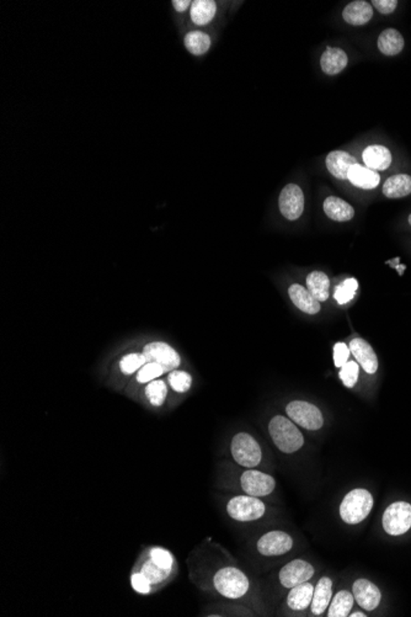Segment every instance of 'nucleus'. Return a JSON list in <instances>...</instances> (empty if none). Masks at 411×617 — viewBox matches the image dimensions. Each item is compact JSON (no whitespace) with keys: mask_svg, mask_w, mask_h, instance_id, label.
I'll use <instances>...</instances> for the list:
<instances>
[{"mask_svg":"<svg viewBox=\"0 0 411 617\" xmlns=\"http://www.w3.org/2000/svg\"><path fill=\"white\" fill-rule=\"evenodd\" d=\"M191 6V0H173L171 1V9H173L175 17H181V15H185L187 12H190Z\"/></svg>","mask_w":411,"mask_h":617,"instance_id":"nucleus-41","label":"nucleus"},{"mask_svg":"<svg viewBox=\"0 0 411 617\" xmlns=\"http://www.w3.org/2000/svg\"><path fill=\"white\" fill-rule=\"evenodd\" d=\"M354 607V595L347 590L338 591L334 596L332 602L329 605V617H346L350 616V612Z\"/></svg>","mask_w":411,"mask_h":617,"instance_id":"nucleus-29","label":"nucleus"},{"mask_svg":"<svg viewBox=\"0 0 411 617\" xmlns=\"http://www.w3.org/2000/svg\"><path fill=\"white\" fill-rule=\"evenodd\" d=\"M146 362H149V360L146 359V355L143 353H127L120 361V369L124 375H132L135 371H140L142 366L146 365Z\"/></svg>","mask_w":411,"mask_h":617,"instance_id":"nucleus-32","label":"nucleus"},{"mask_svg":"<svg viewBox=\"0 0 411 617\" xmlns=\"http://www.w3.org/2000/svg\"><path fill=\"white\" fill-rule=\"evenodd\" d=\"M280 212L288 221L298 219L305 211L303 191L296 184H288L283 187L278 199Z\"/></svg>","mask_w":411,"mask_h":617,"instance_id":"nucleus-9","label":"nucleus"},{"mask_svg":"<svg viewBox=\"0 0 411 617\" xmlns=\"http://www.w3.org/2000/svg\"><path fill=\"white\" fill-rule=\"evenodd\" d=\"M227 513L236 522H255L265 515L266 505L258 497L237 495L228 501Z\"/></svg>","mask_w":411,"mask_h":617,"instance_id":"nucleus-4","label":"nucleus"},{"mask_svg":"<svg viewBox=\"0 0 411 617\" xmlns=\"http://www.w3.org/2000/svg\"><path fill=\"white\" fill-rule=\"evenodd\" d=\"M140 572L151 582L152 585H159V584L163 583L166 579L169 578L170 574L173 573L164 569V568L159 567L158 564L155 562L152 561L151 558H148L142 564Z\"/></svg>","mask_w":411,"mask_h":617,"instance_id":"nucleus-30","label":"nucleus"},{"mask_svg":"<svg viewBox=\"0 0 411 617\" xmlns=\"http://www.w3.org/2000/svg\"><path fill=\"white\" fill-rule=\"evenodd\" d=\"M218 12L217 1L214 0H195L192 1L189 17L195 26L203 28L214 21Z\"/></svg>","mask_w":411,"mask_h":617,"instance_id":"nucleus-17","label":"nucleus"},{"mask_svg":"<svg viewBox=\"0 0 411 617\" xmlns=\"http://www.w3.org/2000/svg\"><path fill=\"white\" fill-rule=\"evenodd\" d=\"M165 374L163 367L158 365L157 362H146V365L142 366L138 374H137V381L140 383H149V382L157 380L160 376H163Z\"/></svg>","mask_w":411,"mask_h":617,"instance_id":"nucleus-36","label":"nucleus"},{"mask_svg":"<svg viewBox=\"0 0 411 617\" xmlns=\"http://www.w3.org/2000/svg\"><path fill=\"white\" fill-rule=\"evenodd\" d=\"M373 508V497L367 489L351 490L340 505V517L343 522L356 525L363 522Z\"/></svg>","mask_w":411,"mask_h":617,"instance_id":"nucleus-3","label":"nucleus"},{"mask_svg":"<svg viewBox=\"0 0 411 617\" xmlns=\"http://www.w3.org/2000/svg\"><path fill=\"white\" fill-rule=\"evenodd\" d=\"M352 594L355 596L359 605L367 611H373L374 609H377L382 599L381 590L378 589L377 585H374L367 579L361 578L356 580L352 585Z\"/></svg>","mask_w":411,"mask_h":617,"instance_id":"nucleus-13","label":"nucleus"},{"mask_svg":"<svg viewBox=\"0 0 411 617\" xmlns=\"http://www.w3.org/2000/svg\"><path fill=\"white\" fill-rule=\"evenodd\" d=\"M350 348L345 342H336L334 347V362L336 367H343V366L349 361Z\"/></svg>","mask_w":411,"mask_h":617,"instance_id":"nucleus-39","label":"nucleus"},{"mask_svg":"<svg viewBox=\"0 0 411 617\" xmlns=\"http://www.w3.org/2000/svg\"><path fill=\"white\" fill-rule=\"evenodd\" d=\"M149 558L152 561L155 562L159 567L173 572V569H174V557L171 555V552L166 550V549L153 547L152 550L149 551Z\"/></svg>","mask_w":411,"mask_h":617,"instance_id":"nucleus-35","label":"nucleus"},{"mask_svg":"<svg viewBox=\"0 0 411 617\" xmlns=\"http://www.w3.org/2000/svg\"><path fill=\"white\" fill-rule=\"evenodd\" d=\"M325 163L329 173L340 180H347L350 169L359 164L355 157L344 151H330Z\"/></svg>","mask_w":411,"mask_h":617,"instance_id":"nucleus-15","label":"nucleus"},{"mask_svg":"<svg viewBox=\"0 0 411 617\" xmlns=\"http://www.w3.org/2000/svg\"><path fill=\"white\" fill-rule=\"evenodd\" d=\"M146 396L148 400L154 407L163 405L166 396H168V387L163 380H154L146 383Z\"/></svg>","mask_w":411,"mask_h":617,"instance_id":"nucleus-31","label":"nucleus"},{"mask_svg":"<svg viewBox=\"0 0 411 617\" xmlns=\"http://www.w3.org/2000/svg\"><path fill=\"white\" fill-rule=\"evenodd\" d=\"M332 596V579L323 577L314 588V595H313V600H312V612L314 615H323L327 610V606L330 605Z\"/></svg>","mask_w":411,"mask_h":617,"instance_id":"nucleus-26","label":"nucleus"},{"mask_svg":"<svg viewBox=\"0 0 411 617\" xmlns=\"http://www.w3.org/2000/svg\"><path fill=\"white\" fill-rule=\"evenodd\" d=\"M307 287L319 302H324L330 295V280L325 273L313 271L307 277Z\"/></svg>","mask_w":411,"mask_h":617,"instance_id":"nucleus-28","label":"nucleus"},{"mask_svg":"<svg viewBox=\"0 0 411 617\" xmlns=\"http://www.w3.org/2000/svg\"><path fill=\"white\" fill-rule=\"evenodd\" d=\"M350 616H351V617H361V616L366 617L367 615H365V614H361V612H355V614H352V615H350Z\"/></svg>","mask_w":411,"mask_h":617,"instance_id":"nucleus-42","label":"nucleus"},{"mask_svg":"<svg viewBox=\"0 0 411 617\" xmlns=\"http://www.w3.org/2000/svg\"><path fill=\"white\" fill-rule=\"evenodd\" d=\"M168 381L175 392L185 393L191 388L192 377L186 371L173 370L170 371Z\"/></svg>","mask_w":411,"mask_h":617,"instance_id":"nucleus-33","label":"nucleus"},{"mask_svg":"<svg viewBox=\"0 0 411 617\" xmlns=\"http://www.w3.org/2000/svg\"><path fill=\"white\" fill-rule=\"evenodd\" d=\"M293 304L307 315H316L321 311V302L314 298L308 288L294 284L288 290Z\"/></svg>","mask_w":411,"mask_h":617,"instance_id":"nucleus-18","label":"nucleus"},{"mask_svg":"<svg viewBox=\"0 0 411 617\" xmlns=\"http://www.w3.org/2000/svg\"><path fill=\"white\" fill-rule=\"evenodd\" d=\"M404 37L395 28H387L378 37V50L384 56H396L404 48Z\"/></svg>","mask_w":411,"mask_h":617,"instance_id":"nucleus-25","label":"nucleus"},{"mask_svg":"<svg viewBox=\"0 0 411 617\" xmlns=\"http://www.w3.org/2000/svg\"><path fill=\"white\" fill-rule=\"evenodd\" d=\"M409 223H410V225H411V214H410V216H409Z\"/></svg>","mask_w":411,"mask_h":617,"instance_id":"nucleus-43","label":"nucleus"},{"mask_svg":"<svg viewBox=\"0 0 411 617\" xmlns=\"http://www.w3.org/2000/svg\"><path fill=\"white\" fill-rule=\"evenodd\" d=\"M256 547L260 555L265 557L286 555L292 550L293 540L283 531H270L260 537Z\"/></svg>","mask_w":411,"mask_h":617,"instance_id":"nucleus-11","label":"nucleus"},{"mask_svg":"<svg viewBox=\"0 0 411 617\" xmlns=\"http://www.w3.org/2000/svg\"><path fill=\"white\" fill-rule=\"evenodd\" d=\"M286 412L291 421L307 430H319L324 424L321 409L305 400H293L288 404Z\"/></svg>","mask_w":411,"mask_h":617,"instance_id":"nucleus-7","label":"nucleus"},{"mask_svg":"<svg viewBox=\"0 0 411 617\" xmlns=\"http://www.w3.org/2000/svg\"><path fill=\"white\" fill-rule=\"evenodd\" d=\"M240 484L244 493L258 498L270 495L276 488L275 478L255 468H249L242 473Z\"/></svg>","mask_w":411,"mask_h":617,"instance_id":"nucleus-8","label":"nucleus"},{"mask_svg":"<svg viewBox=\"0 0 411 617\" xmlns=\"http://www.w3.org/2000/svg\"><path fill=\"white\" fill-rule=\"evenodd\" d=\"M347 180L352 185L361 187V189H366V190H372L376 189L379 183H381V176L377 172L362 167L361 164H356L352 168L350 169Z\"/></svg>","mask_w":411,"mask_h":617,"instance_id":"nucleus-22","label":"nucleus"},{"mask_svg":"<svg viewBox=\"0 0 411 617\" xmlns=\"http://www.w3.org/2000/svg\"><path fill=\"white\" fill-rule=\"evenodd\" d=\"M350 351L355 356L357 362L367 374L373 375L378 370V358L371 345L361 338L352 339L350 342Z\"/></svg>","mask_w":411,"mask_h":617,"instance_id":"nucleus-14","label":"nucleus"},{"mask_svg":"<svg viewBox=\"0 0 411 617\" xmlns=\"http://www.w3.org/2000/svg\"><path fill=\"white\" fill-rule=\"evenodd\" d=\"M213 585L222 596L231 600L240 599L250 588L247 574L236 567L220 568L214 574Z\"/></svg>","mask_w":411,"mask_h":617,"instance_id":"nucleus-2","label":"nucleus"},{"mask_svg":"<svg viewBox=\"0 0 411 617\" xmlns=\"http://www.w3.org/2000/svg\"><path fill=\"white\" fill-rule=\"evenodd\" d=\"M182 44L186 50L193 57H202L209 53L212 47V36L202 30H190L182 36Z\"/></svg>","mask_w":411,"mask_h":617,"instance_id":"nucleus-16","label":"nucleus"},{"mask_svg":"<svg viewBox=\"0 0 411 617\" xmlns=\"http://www.w3.org/2000/svg\"><path fill=\"white\" fill-rule=\"evenodd\" d=\"M313 595H314V588L308 582L293 587L287 598L289 609H292L294 611H303L312 604Z\"/></svg>","mask_w":411,"mask_h":617,"instance_id":"nucleus-24","label":"nucleus"},{"mask_svg":"<svg viewBox=\"0 0 411 617\" xmlns=\"http://www.w3.org/2000/svg\"><path fill=\"white\" fill-rule=\"evenodd\" d=\"M324 212L329 219L336 222H347L355 216L354 208L343 199L336 196L327 197L324 201Z\"/></svg>","mask_w":411,"mask_h":617,"instance_id":"nucleus-23","label":"nucleus"},{"mask_svg":"<svg viewBox=\"0 0 411 617\" xmlns=\"http://www.w3.org/2000/svg\"><path fill=\"white\" fill-rule=\"evenodd\" d=\"M131 585H132V588H133L135 591L143 595L149 594L153 587L151 582L141 572L132 573V575H131Z\"/></svg>","mask_w":411,"mask_h":617,"instance_id":"nucleus-38","label":"nucleus"},{"mask_svg":"<svg viewBox=\"0 0 411 617\" xmlns=\"http://www.w3.org/2000/svg\"><path fill=\"white\" fill-rule=\"evenodd\" d=\"M231 451L238 465L248 468L259 466L262 459L259 443L247 432H239L233 438Z\"/></svg>","mask_w":411,"mask_h":617,"instance_id":"nucleus-5","label":"nucleus"},{"mask_svg":"<svg viewBox=\"0 0 411 617\" xmlns=\"http://www.w3.org/2000/svg\"><path fill=\"white\" fill-rule=\"evenodd\" d=\"M372 6H374L381 14L389 15L396 9L398 1L396 0H373Z\"/></svg>","mask_w":411,"mask_h":617,"instance_id":"nucleus-40","label":"nucleus"},{"mask_svg":"<svg viewBox=\"0 0 411 617\" xmlns=\"http://www.w3.org/2000/svg\"><path fill=\"white\" fill-rule=\"evenodd\" d=\"M143 353L149 361L162 366L165 372L176 370L181 364L180 355L166 342H149L143 348Z\"/></svg>","mask_w":411,"mask_h":617,"instance_id":"nucleus-10","label":"nucleus"},{"mask_svg":"<svg viewBox=\"0 0 411 617\" xmlns=\"http://www.w3.org/2000/svg\"><path fill=\"white\" fill-rule=\"evenodd\" d=\"M359 288V282L356 279H347L345 280L341 285L336 287L335 291V300L338 301V304H346L349 303L352 298L355 297L356 292Z\"/></svg>","mask_w":411,"mask_h":617,"instance_id":"nucleus-34","label":"nucleus"},{"mask_svg":"<svg viewBox=\"0 0 411 617\" xmlns=\"http://www.w3.org/2000/svg\"><path fill=\"white\" fill-rule=\"evenodd\" d=\"M360 366L356 361H347L340 370V378L347 388H352L359 380Z\"/></svg>","mask_w":411,"mask_h":617,"instance_id":"nucleus-37","label":"nucleus"},{"mask_svg":"<svg viewBox=\"0 0 411 617\" xmlns=\"http://www.w3.org/2000/svg\"><path fill=\"white\" fill-rule=\"evenodd\" d=\"M345 21L352 26L366 25L373 17V9L365 0H356L346 6L343 12Z\"/></svg>","mask_w":411,"mask_h":617,"instance_id":"nucleus-21","label":"nucleus"},{"mask_svg":"<svg viewBox=\"0 0 411 617\" xmlns=\"http://www.w3.org/2000/svg\"><path fill=\"white\" fill-rule=\"evenodd\" d=\"M314 575V568L303 560H294L289 562L286 566H283L278 578L282 585L288 589H292L293 587L299 584L308 582Z\"/></svg>","mask_w":411,"mask_h":617,"instance_id":"nucleus-12","label":"nucleus"},{"mask_svg":"<svg viewBox=\"0 0 411 617\" xmlns=\"http://www.w3.org/2000/svg\"><path fill=\"white\" fill-rule=\"evenodd\" d=\"M384 196L389 199H400L411 194V176L408 174H396L390 176L383 185Z\"/></svg>","mask_w":411,"mask_h":617,"instance_id":"nucleus-27","label":"nucleus"},{"mask_svg":"<svg viewBox=\"0 0 411 617\" xmlns=\"http://www.w3.org/2000/svg\"><path fill=\"white\" fill-rule=\"evenodd\" d=\"M349 63L347 55L344 50L338 47H327L321 55V66L324 73L327 75H336L344 71Z\"/></svg>","mask_w":411,"mask_h":617,"instance_id":"nucleus-19","label":"nucleus"},{"mask_svg":"<svg viewBox=\"0 0 411 617\" xmlns=\"http://www.w3.org/2000/svg\"><path fill=\"white\" fill-rule=\"evenodd\" d=\"M363 162L366 164L367 168L372 170H385L390 167L393 157L392 153L387 147L381 146V145H373V146L367 147L362 154Z\"/></svg>","mask_w":411,"mask_h":617,"instance_id":"nucleus-20","label":"nucleus"},{"mask_svg":"<svg viewBox=\"0 0 411 617\" xmlns=\"http://www.w3.org/2000/svg\"><path fill=\"white\" fill-rule=\"evenodd\" d=\"M411 528V504L396 501L384 511L383 528L392 536H400Z\"/></svg>","mask_w":411,"mask_h":617,"instance_id":"nucleus-6","label":"nucleus"},{"mask_svg":"<svg viewBox=\"0 0 411 617\" xmlns=\"http://www.w3.org/2000/svg\"><path fill=\"white\" fill-rule=\"evenodd\" d=\"M269 432L274 443L283 454H293L305 443V438L298 427L285 416H274L269 424Z\"/></svg>","mask_w":411,"mask_h":617,"instance_id":"nucleus-1","label":"nucleus"}]
</instances>
